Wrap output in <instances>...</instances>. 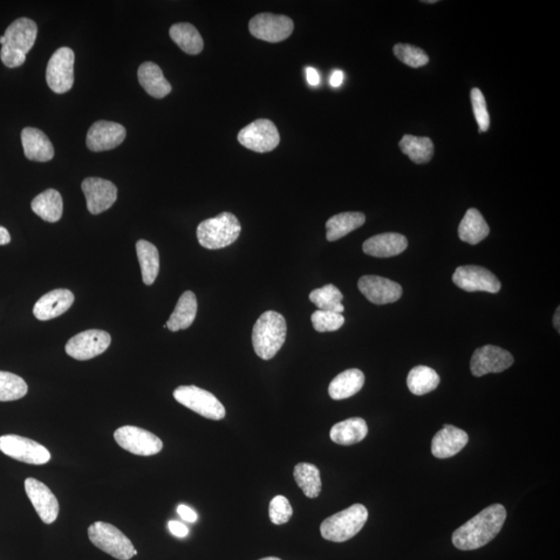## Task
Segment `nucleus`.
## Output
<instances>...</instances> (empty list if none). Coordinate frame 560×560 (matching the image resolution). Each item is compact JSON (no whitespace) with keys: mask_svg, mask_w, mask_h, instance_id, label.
<instances>
[{"mask_svg":"<svg viewBox=\"0 0 560 560\" xmlns=\"http://www.w3.org/2000/svg\"><path fill=\"white\" fill-rule=\"evenodd\" d=\"M507 519V510L502 504L490 505L453 534V544L463 551L483 547L500 534Z\"/></svg>","mask_w":560,"mask_h":560,"instance_id":"1","label":"nucleus"},{"mask_svg":"<svg viewBox=\"0 0 560 560\" xmlns=\"http://www.w3.org/2000/svg\"><path fill=\"white\" fill-rule=\"evenodd\" d=\"M38 26L33 20L19 18L5 32V42L0 51V59L8 68L23 66L29 53L36 43Z\"/></svg>","mask_w":560,"mask_h":560,"instance_id":"2","label":"nucleus"},{"mask_svg":"<svg viewBox=\"0 0 560 560\" xmlns=\"http://www.w3.org/2000/svg\"><path fill=\"white\" fill-rule=\"evenodd\" d=\"M285 319L279 312L268 311L259 317L252 330V345L259 358L270 360L282 349L286 339Z\"/></svg>","mask_w":560,"mask_h":560,"instance_id":"3","label":"nucleus"},{"mask_svg":"<svg viewBox=\"0 0 560 560\" xmlns=\"http://www.w3.org/2000/svg\"><path fill=\"white\" fill-rule=\"evenodd\" d=\"M240 234V222L229 212L203 221L196 230L197 240L203 248L211 250L227 248L235 243Z\"/></svg>","mask_w":560,"mask_h":560,"instance_id":"4","label":"nucleus"},{"mask_svg":"<svg viewBox=\"0 0 560 560\" xmlns=\"http://www.w3.org/2000/svg\"><path fill=\"white\" fill-rule=\"evenodd\" d=\"M368 518L365 505L357 503L339 513L327 518L321 524V535L327 541L343 543L349 541L364 528Z\"/></svg>","mask_w":560,"mask_h":560,"instance_id":"5","label":"nucleus"},{"mask_svg":"<svg viewBox=\"0 0 560 560\" xmlns=\"http://www.w3.org/2000/svg\"><path fill=\"white\" fill-rule=\"evenodd\" d=\"M87 532L95 547L107 555L120 560H129L134 556L132 542L113 524L95 522L88 528Z\"/></svg>","mask_w":560,"mask_h":560,"instance_id":"6","label":"nucleus"},{"mask_svg":"<svg viewBox=\"0 0 560 560\" xmlns=\"http://www.w3.org/2000/svg\"><path fill=\"white\" fill-rule=\"evenodd\" d=\"M174 398L181 405L208 420H221L225 418V408L221 402L213 393L200 387L179 386L174 392Z\"/></svg>","mask_w":560,"mask_h":560,"instance_id":"7","label":"nucleus"},{"mask_svg":"<svg viewBox=\"0 0 560 560\" xmlns=\"http://www.w3.org/2000/svg\"><path fill=\"white\" fill-rule=\"evenodd\" d=\"M0 452L32 465H44L51 459L50 450L42 444L18 435L0 436Z\"/></svg>","mask_w":560,"mask_h":560,"instance_id":"8","label":"nucleus"},{"mask_svg":"<svg viewBox=\"0 0 560 560\" xmlns=\"http://www.w3.org/2000/svg\"><path fill=\"white\" fill-rule=\"evenodd\" d=\"M75 54L69 47H61L52 54L46 70L48 86L54 93L69 92L74 85Z\"/></svg>","mask_w":560,"mask_h":560,"instance_id":"9","label":"nucleus"},{"mask_svg":"<svg viewBox=\"0 0 560 560\" xmlns=\"http://www.w3.org/2000/svg\"><path fill=\"white\" fill-rule=\"evenodd\" d=\"M238 140L251 151L268 153L279 145L280 136L275 122L259 119L243 128L238 134Z\"/></svg>","mask_w":560,"mask_h":560,"instance_id":"10","label":"nucleus"},{"mask_svg":"<svg viewBox=\"0 0 560 560\" xmlns=\"http://www.w3.org/2000/svg\"><path fill=\"white\" fill-rule=\"evenodd\" d=\"M114 439L129 453L138 456H154L163 448V442L155 434L139 427L125 426L114 432Z\"/></svg>","mask_w":560,"mask_h":560,"instance_id":"11","label":"nucleus"},{"mask_svg":"<svg viewBox=\"0 0 560 560\" xmlns=\"http://www.w3.org/2000/svg\"><path fill=\"white\" fill-rule=\"evenodd\" d=\"M249 31L258 40L278 43L292 35L294 23L288 16L262 13L250 20Z\"/></svg>","mask_w":560,"mask_h":560,"instance_id":"12","label":"nucleus"},{"mask_svg":"<svg viewBox=\"0 0 560 560\" xmlns=\"http://www.w3.org/2000/svg\"><path fill=\"white\" fill-rule=\"evenodd\" d=\"M112 344V337L104 330H86L73 337L66 345V353L85 361L99 357Z\"/></svg>","mask_w":560,"mask_h":560,"instance_id":"13","label":"nucleus"},{"mask_svg":"<svg viewBox=\"0 0 560 560\" xmlns=\"http://www.w3.org/2000/svg\"><path fill=\"white\" fill-rule=\"evenodd\" d=\"M514 357L500 347L487 345L476 349L471 358L470 368L475 377L491 373H502L513 366Z\"/></svg>","mask_w":560,"mask_h":560,"instance_id":"14","label":"nucleus"},{"mask_svg":"<svg viewBox=\"0 0 560 560\" xmlns=\"http://www.w3.org/2000/svg\"><path fill=\"white\" fill-rule=\"evenodd\" d=\"M453 282L466 292L496 294L501 289V284L493 273L480 266H461L455 271Z\"/></svg>","mask_w":560,"mask_h":560,"instance_id":"15","label":"nucleus"},{"mask_svg":"<svg viewBox=\"0 0 560 560\" xmlns=\"http://www.w3.org/2000/svg\"><path fill=\"white\" fill-rule=\"evenodd\" d=\"M87 210L94 215L104 213L111 209L118 199V188L111 181L100 177H87L81 184Z\"/></svg>","mask_w":560,"mask_h":560,"instance_id":"16","label":"nucleus"},{"mask_svg":"<svg viewBox=\"0 0 560 560\" xmlns=\"http://www.w3.org/2000/svg\"><path fill=\"white\" fill-rule=\"evenodd\" d=\"M24 487L27 497L30 498L41 520L45 524L56 521L59 513V504L51 490L32 477L25 480Z\"/></svg>","mask_w":560,"mask_h":560,"instance_id":"17","label":"nucleus"},{"mask_svg":"<svg viewBox=\"0 0 560 560\" xmlns=\"http://www.w3.org/2000/svg\"><path fill=\"white\" fill-rule=\"evenodd\" d=\"M126 129L118 122L99 121L88 130L86 146L93 152H104L121 145L126 139Z\"/></svg>","mask_w":560,"mask_h":560,"instance_id":"18","label":"nucleus"},{"mask_svg":"<svg viewBox=\"0 0 560 560\" xmlns=\"http://www.w3.org/2000/svg\"><path fill=\"white\" fill-rule=\"evenodd\" d=\"M358 288L368 302L377 305L393 303L402 295V289L399 284L375 275L362 276L358 282Z\"/></svg>","mask_w":560,"mask_h":560,"instance_id":"19","label":"nucleus"},{"mask_svg":"<svg viewBox=\"0 0 560 560\" xmlns=\"http://www.w3.org/2000/svg\"><path fill=\"white\" fill-rule=\"evenodd\" d=\"M70 290L58 289L45 294L33 306V315L40 321H50L65 313L74 303Z\"/></svg>","mask_w":560,"mask_h":560,"instance_id":"20","label":"nucleus"},{"mask_svg":"<svg viewBox=\"0 0 560 560\" xmlns=\"http://www.w3.org/2000/svg\"><path fill=\"white\" fill-rule=\"evenodd\" d=\"M469 436L463 429L444 425L443 428L434 436L432 441V454L438 459H447L467 446Z\"/></svg>","mask_w":560,"mask_h":560,"instance_id":"21","label":"nucleus"},{"mask_svg":"<svg viewBox=\"0 0 560 560\" xmlns=\"http://www.w3.org/2000/svg\"><path fill=\"white\" fill-rule=\"evenodd\" d=\"M408 248L405 236L397 233H385L374 236L364 243L365 254L375 257H391L399 256Z\"/></svg>","mask_w":560,"mask_h":560,"instance_id":"22","label":"nucleus"},{"mask_svg":"<svg viewBox=\"0 0 560 560\" xmlns=\"http://www.w3.org/2000/svg\"><path fill=\"white\" fill-rule=\"evenodd\" d=\"M22 140L27 159L37 162L50 161L54 157V148L48 136L37 128L27 127L23 130Z\"/></svg>","mask_w":560,"mask_h":560,"instance_id":"23","label":"nucleus"},{"mask_svg":"<svg viewBox=\"0 0 560 560\" xmlns=\"http://www.w3.org/2000/svg\"><path fill=\"white\" fill-rule=\"evenodd\" d=\"M139 80L143 90L156 99L167 97L173 90L172 86L164 77L161 68L152 61H147L140 67Z\"/></svg>","mask_w":560,"mask_h":560,"instance_id":"24","label":"nucleus"},{"mask_svg":"<svg viewBox=\"0 0 560 560\" xmlns=\"http://www.w3.org/2000/svg\"><path fill=\"white\" fill-rule=\"evenodd\" d=\"M365 375L357 368H351L340 373L331 381L330 385V398L339 401L349 399L361 391L365 385Z\"/></svg>","mask_w":560,"mask_h":560,"instance_id":"25","label":"nucleus"},{"mask_svg":"<svg viewBox=\"0 0 560 560\" xmlns=\"http://www.w3.org/2000/svg\"><path fill=\"white\" fill-rule=\"evenodd\" d=\"M368 433V428L364 419L352 418L338 422L330 431V438L339 446H353L364 440Z\"/></svg>","mask_w":560,"mask_h":560,"instance_id":"26","label":"nucleus"},{"mask_svg":"<svg viewBox=\"0 0 560 560\" xmlns=\"http://www.w3.org/2000/svg\"><path fill=\"white\" fill-rule=\"evenodd\" d=\"M457 233H459L462 241L470 245H476L489 236L490 228L481 212L471 208L464 216Z\"/></svg>","mask_w":560,"mask_h":560,"instance_id":"27","label":"nucleus"},{"mask_svg":"<svg viewBox=\"0 0 560 560\" xmlns=\"http://www.w3.org/2000/svg\"><path fill=\"white\" fill-rule=\"evenodd\" d=\"M196 313V297L194 292L187 291L180 297L166 326L173 332L187 330L194 322Z\"/></svg>","mask_w":560,"mask_h":560,"instance_id":"28","label":"nucleus"},{"mask_svg":"<svg viewBox=\"0 0 560 560\" xmlns=\"http://www.w3.org/2000/svg\"><path fill=\"white\" fill-rule=\"evenodd\" d=\"M32 209L47 222H58L63 216V197L56 189H48L32 202Z\"/></svg>","mask_w":560,"mask_h":560,"instance_id":"29","label":"nucleus"},{"mask_svg":"<svg viewBox=\"0 0 560 560\" xmlns=\"http://www.w3.org/2000/svg\"><path fill=\"white\" fill-rule=\"evenodd\" d=\"M365 222L366 216L360 212H345V213L334 215L326 222L327 240L330 242L339 240L351 231L362 227Z\"/></svg>","mask_w":560,"mask_h":560,"instance_id":"30","label":"nucleus"},{"mask_svg":"<svg viewBox=\"0 0 560 560\" xmlns=\"http://www.w3.org/2000/svg\"><path fill=\"white\" fill-rule=\"evenodd\" d=\"M143 283L151 285L159 275L160 258L156 246L146 240L136 243Z\"/></svg>","mask_w":560,"mask_h":560,"instance_id":"31","label":"nucleus"},{"mask_svg":"<svg viewBox=\"0 0 560 560\" xmlns=\"http://www.w3.org/2000/svg\"><path fill=\"white\" fill-rule=\"evenodd\" d=\"M170 38L184 52L196 56L203 50V40L199 31L190 23H176L170 27Z\"/></svg>","mask_w":560,"mask_h":560,"instance_id":"32","label":"nucleus"},{"mask_svg":"<svg viewBox=\"0 0 560 560\" xmlns=\"http://www.w3.org/2000/svg\"><path fill=\"white\" fill-rule=\"evenodd\" d=\"M440 384L439 375L432 367L419 366L410 371L407 378L409 391L415 395H425Z\"/></svg>","mask_w":560,"mask_h":560,"instance_id":"33","label":"nucleus"},{"mask_svg":"<svg viewBox=\"0 0 560 560\" xmlns=\"http://www.w3.org/2000/svg\"><path fill=\"white\" fill-rule=\"evenodd\" d=\"M402 152L416 164H425L433 158L434 143L429 138L405 135L399 143Z\"/></svg>","mask_w":560,"mask_h":560,"instance_id":"34","label":"nucleus"},{"mask_svg":"<svg viewBox=\"0 0 560 560\" xmlns=\"http://www.w3.org/2000/svg\"><path fill=\"white\" fill-rule=\"evenodd\" d=\"M294 477L306 497L317 498L322 491L320 470L312 464H297L294 468Z\"/></svg>","mask_w":560,"mask_h":560,"instance_id":"35","label":"nucleus"},{"mask_svg":"<svg viewBox=\"0 0 560 560\" xmlns=\"http://www.w3.org/2000/svg\"><path fill=\"white\" fill-rule=\"evenodd\" d=\"M343 294L333 285H326L322 288L313 290L310 294L311 302L315 304L320 311L344 312Z\"/></svg>","mask_w":560,"mask_h":560,"instance_id":"36","label":"nucleus"},{"mask_svg":"<svg viewBox=\"0 0 560 560\" xmlns=\"http://www.w3.org/2000/svg\"><path fill=\"white\" fill-rule=\"evenodd\" d=\"M27 392L29 386L22 377L9 372H0V402L23 399Z\"/></svg>","mask_w":560,"mask_h":560,"instance_id":"37","label":"nucleus"},{"mask_svg":"<svg viewBox=\"0 0 560 560\" xmlns=\"http://www.w3.org/2000/svg\"><path fill=\"white\" fill-rule=\"evenodd\" d=\"M393 53L402 63L415 68V69L429 63L428 54L420 48L412 45L397 44L393 47Z\"/></svg>","mask_w":560,"mask_h":560,"instance_id":"38","label":"nucleus"},{"mask_svg":"<svg viewBox=\"0 0 560 560\" xmlns=\"http://www.w3.org/2000/svg\"><path fill=\"white\" fill-rule=\"evenodd\" d=\"M312 323L318 332H332L343 327L345 317L341 313L318 310L312 315Z\"/></svg>","mask_w":560,"mask_h":560,"instance_id":"39","label":"nucleus"},{"mask_svg":"<svg viewBox=\"0 0 560 560\" xmlns=\"http://www.w3.org/2000/svg\"><path fill=\"white\" fill-rule=\"evenodd\" d=\"M470 97L474 117L480 127V132H486L490 128V114L487 108L486 99H484V95L479 88H473V90H471Z\"/></svg>","mask_w":560,"mask_h":560,"instance_id":"40","label":"nucleus"},{"mask_svg":"<svg viewBox=\"0 0 560 560\" xmlns=\"http://www.w3.org/2000/svg\"><path fill=\"white\" fill-rule=\"evenodd\" d=\"M292 516V505L285 496L278 495L273 498L269 505V517L273 524H285L290 521Z\"/></svg>","mask_w":560,"mask_h":560,"instance_id":"41","label":"nucleus"},{"mask_svg":"<svg viewBox=\"0 0 560 560\" xmlns=\"http://www.w3.org/2000/svg\"><path fill=\"white\" fill-rule=\"evenodd\" d=\"M169 531L175 537H185L189 534V529L185 524L177 521H169L168 523Z\"/></svg>","mask_w":560,"mask_h":560,"instance_id":"42","label":"nucleus"},{"mask_svg":"<svg viewBox=\"0 0 560 560\" xmlns=\"http://www.w3.org/2000/svg\"><path fill=\"white\" fill-rule=\"evenodd\" d=\"M177 514L186 522L194 523L197 520V514L195 511L185 504H181L177 507Z\"/></svg>","mask_w":560,"mask_h":560,"instance_id":"43","label":"nucleus"},{"mask_svg":"<svg viewBox=\"0 0 560 560\" xmlns=\"http://www.w3.org/2000/svg\"><path fill=\"white\" fill-rule=\"evenodd\" d=\"M306 78L307 82L312 86H317L320 84V75L313 68H306Z\"/></svg>","mask_w":560,"mask_h":560,"instance_id":"44","label":"nucleus"},{"mask_svg":"<svg viewBox=\"0 0 560 560\" xmlns=\"http://www.w3.org/2000/svg\"><path fill=\"white\" fill-rule=\"evenodd\" d=\"M343 81H344V73L343 72H341L339 70H337V71H334L332 73L331 77H330V85L333 87L340 86L341 84H343Z\"/></svg>","mask_w":560,"mask_h":560,"instance_id":"45","label":"nucleus"},{"mask_svg":"<svg viewBox=\"0 0 560 560\" xmlns=\"http://www.w3.org/2000/svg\"><path fill=\"white\" fill-rule=\"evenodd\" d=\"M11 242V235L5 228L0 225V245H6Z\"/></svg>","mask_w":560,"mask_h":560,"instance_id":"46","label":"nucleus"},{"mask_svg":"<svg viewBox=\"0 0 560 560\" xmlns=\"http://www.w3.org/2000/svg\"><path fill=\"white\" fill-rule=\"evenodd\" d=\"M559 316H560V313H559V307H558L557 311L555 312V321H553V323H555V327L556 328L558 333L560 332Z\"/></svg>","mask_w":560,"mask_h":560,"instance_id":"47","label":"nucleus"},{"mask_svg":"<svg viewBox=\"0 0 560 560\" xmlns=\"http://www.w3.org/2000/svg\"><path fill=\"white\" fill-rule=\"evenodd\" d=\"M259 560H282V559L277 558V557H266V558H262V559H259Z\"/></svg>","mask_w":560,"mask_h":560,"instance_id":"48","label":"nucleus"},{"mask_svg":"<svg viewBox=\"0 0 560 560\" xmlns=\"http://www.w3.org/2000/svg\"><path fill=\"white\" fill-rule=\"evenodd\" d=\"M423 4H436L437 0H429V2H427V0H425V2H422Z\"/></svg>","mask_w":560,"mask_h":560,"instance_id":"49","label":"nucleus"},{"mask_svg":"<svg viewBox=\"0 0 560 560\" xmlns=\"http://www.w3.org/2000/svg\"><path fill=\"white\" fill-rule=\"evenodd\" d=\"M5 42V39L4 36L0 37V44L4 45Z\"/></svg>","mask_w":560,"mask_h":560,"instance_id":"50","label":"nucleus"}]
</instances>
